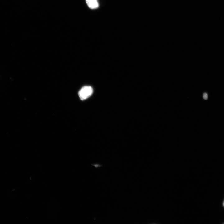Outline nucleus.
Returning a JSON list of instances; mask_svg holds the SVG:
<instances>
[{
	"label": "nucleus",
	"instance_id": "1",
	"mask_svg": "<svg viewBox=\"0 0 224 224\" xmlns=\"http://www.w3.org/2000/svg\"><path fill=\"white\" fill-rule=\"evenodd\" d=\"M93 92L92 88L90 86H84L78 92V95L82 100H85L90 97Z\"/></svg>",
	"mask_w": 224,
	"mask_h": 224
},
{
	"label": "nucleus",
	"instance_id": "2",
	"mask_svg": "<svg viewBox=\"0 0 224 224\" xmlns=\"http://www.w3.org/2000/svg\"><path fill=\"white\" fill-rule=\"evenodd\" d=\"M86 2L89 7L91 9H96L98 7L97 0H86Z\"/></svg>",
	"mask_w": 224,
	"mask_h": 224
},
{
	"label": "nucleus",
	"instance_id": "3",
	"mask_svg": "<svg viewBox=\"0 0 224 224\" xmlns=\"http://www.w3.org/2000/svg\"><path fill=\"white\" fill-rule=\"evenodd\" d=\"M208 95L207 93H203V97L205 100H207L208 98Z\"/></svg>",
	"mask_w": 224,
	"mask_h": 224
},
{
	"label": "nucleus",
	"instance_id": "4",
	"mask_svg": "<svg viewBox=\"0 0 224 224\" xmlns=\"http://www.w3.org/2000/svg\"><path fill=\"white\" fill-rule=\"evenodd\" d=\"M92 165L94 166L96 168L101 167L102 166L101 165H99V164H93Z\"/></svg>",
	"mask_w": 224,
	"mask_h": 224
},
{
	"label": "nucleus",
	"instance_id": "5",
	"mask_svg": "<svg viewBox=\"0 0 224 224\" xmlns=\"http://www.w3.org/2000/svg\"><path fill=\"white\" fill-rule=\"evenodd\" d=\"M223 205H224V203H223Z\"/></svg>",
	"mask_w": 224,
	"mask_h": 224
}]
</instances>
